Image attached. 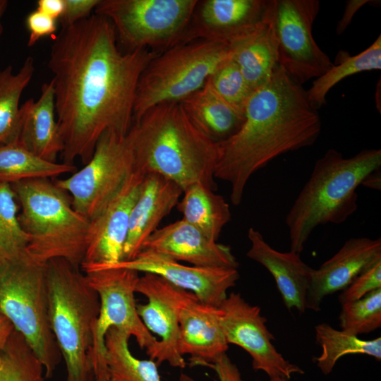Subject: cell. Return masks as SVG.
I'll return each instance as SVG.
<instances>
[{"label": "cell", "mask_w": 381, "mask_h": 381, "mask_svg": "<svg viewBox=\"0 0 381 381\" xmlns=\"http://www.w3.org/2000/svg\"><path fill=\"white\" fill-rule=\"evenodd\" d=\"M49 318L67 369L66 381H95L87 353L99 297L79 267L56 258L46 264Z\"/></svg>", "instance_id": "obj_6"}, {"label": "cell", "mask_w": 381, "mask_h": 381, "mask_svg": "<svg viewBox=\"0 0 381 381\" xmlns=\"http://www.w3.org/2000/svg\"><path fill=\"white\" fill-rule=\"evenodd\" d=\"M0 315L22 335L50 378L61 353L49 322L46 264L27 253L0 264Z\"/></svg>", "instance_id": "obj_7"}, {"label": "cell", "mask_w": 381, "mask_h": 381, "mask_svg": "<svg viewBox=\"0 0 381 381\" xmlns=\"http://www.w3.org/2000/svg\"><path fill=\"white\" fill-rule=\"evenodd\" d=\"M143 176L141 173H136L122 192L90 220L85 255L80 265L83 272L122 261L130 212Z\"/></svg>", "instance_id": "obj_17"}, {"label": "cell", "mask_w": 381, "mask_h": 381, "mask_svg": "<svg viewBox=\"0 0 381 381\" xmlns=\"http://www.w3.org/2000/svg\"><path fill=\"white\" fill-rule=\"evenodd\" d=\"M380 166V149H365L351 157L327 150L315 162L285 217L290 250L300 254L315 228L339 224L351 216L358 208L357 188Z\"/></svg>", "instance_id": "obj_4"}, {"label": "cell", "mask_w": 381, "mask_h": 381, "mask_svg": "<svg viewBox=\"0 0 381 381\" xmlns=\"http://www.w3.org/2000/svg\"><path fill=\"white\" fill-rule=\"evenodd\" d=\"M248 238L250 247L246 255L272 274L288 310L304 313L313 268L301 260L299 253L291 250L280 252L273 248L262 234L253 227L248 231Z\"/></svg>", "instance_id": "obj_22"}, {"label": "cell", "mask_w": 381, "mask_h": 381, "mask_svg": "<svg viewBox=\"0 0 381 381\" xmlns=\"http://www.w3.org/2000/svg\"><path fill=\"white\" fill-rule=\"evenodd\" d=\"M381 288V260L361 273L338 296L339 303L360 299L369 293Z\"/></svg>", "instance_id": "obj_36"}, {"label": "cell", "mask_w": 381, "mask_h": 381, "mask_svg": "<svg viewBox=\"0 0 381 381\" xmlns=\"http://www.w3.org/2000/svg\"><path fill=\"white\" fill-rule=\"evenodd\" d=\"M74 164L45 160L18 143L0 145V183L13 184L35 179L74 173Z\"/></svg>", "instance_id": "obj_29"}, {"label": "cell", "mask_w": 381, "mask_h": 381, "mask_svg": "<svg viewBox=\"0 0 381 381\" xmlns=\"http://www.w3.org/2000/svg\"><path fill=\"white\" fill-rule=\"evenodd\" d=\"M341 330L358 336L381 327V288L360 299L341 305L339 315Z\"/></svg>", "instance_id": "obj_34"}, {"label": "cell", "mask_w": 381, "mask_h": 381, "mask_svg": "<svg viewBox=\"0 0 381 381\" xmlns=\"http://www.w3.org/2000/svg\"><path fill=\"white\" fill-rule=\"evenodd\" d=\"M381 260V239L351 238L318 269H313L306 309L320 310L324 298L346 289L361 273Z\"/></svg>", "instance_id": "obj_19"}, {"label": "cell", "mask_w": 381, "mask_h": 381, "mask_svg": "<svg viewBox=\"0 0 381 381\" xmlns=\"http://www.w3.org/2000/svg\"><path fill=\"white\" fill-rule=\"evenodd\" d=\"M157 54L147 49L121 52L113 24L95 13L61 28L48 67L62 162L73 164L79 159L85 164L104 133H128L140 78Z\"/></svg>", "instance_id": "obj_1"}, {"label": "cell", "mask_w": 381, "mask_h": 381, "mask_svg": "<svg viewBox=\"0 0 381 381\" xmlns=\"http://www.w3.org/2000/svg\"><path fill=\"white\" fill-rule=\"evenodd\" d=\"M137 171L158 174L183 191L200 183L214 190L217 143L190 120L179 102L157 104L127 133Z\"/></svg>", "instance_id": "obj_3"}, {"label": "cell", "mask_w": 381, "mask_h": 381, "mask_svg": "<svg viewBox=\"0 0 381 381\" xmlns=\"http://www.w3.org/2000/svg\"><path fill=\"white\" fill-rule=\"evenodd\" d=\"M11 186L21 209L20 224L28 236V256L41 264L61 258L80 267L90 221L73 208L69 194L49 179Z\"/></svg>", "instance_id": "obj_5"}, {"label": "cell", "mask_w": 381, "mask_h": 381, "mask_svg": "<svg viewBox=\"0 0 381 381\" xmlns=\"http://www.w3.org/2000/svg\"><path fill=\"white\" fill-rule=\"evenodd\" d=\"M179 103L193 123L216 143L233 135L244 120V112L226 103L207 82Z\"/></svg>", "instance_id": "obj_25"}, {"label": "cell", "mask_w": 381, "mask_h": 381, "mask_svg": "<svg viewBox=\"0 0 381 381\" xmlns=\"http://www.w3.org/2000/svg\"><path fill=\"white\" fill-rule=\"evenodd\" d=\"M13 331L11 323L6 318L0 315V351L6 347Z\"/></svg>", "instance_id": "obj_42"}, {"label": "cell", "mask_w": 381, "mask_h": 381, "mask_svg": "<svg viewBox=\"0 0 381 381\" xmlns=\"http://www.w3.org/2000/svg\"><path fill=\"white\" fill-rule=\"evenodd\" d=\"M130 337L115 327H111L105 335L109 381H161L158 365L153 360L138 359L131 353ZM179 381L193 380L182 374Z\"/></svg>", "instance_id": "obj_27"}, {"label": "cell", "mask_w": 381, "mask_h": 381, "mask_svg": "<svg viewBox=\"0 0 381 381\" xmlns=\"http://www.w3.org/2000/svg\"><path fill=\"white\" fill-rule=\"evenodd\" d=\"M26 27L29 32L28 46H34L42 37L52 35L57 30L56 20L38 10L26 17Z\"/></svg>", "instance_id": "obj_37"}, {"label": "cell", "mask_w": 381, "mask_h": 381, "mask_svg": "<svg viewBox=\"0 0 381 381\" xmlns=\"http://www.w3.org/2000/svg\"><path fill=\"white\" fill-rule=\"evenodd\" d=\"M372 1L368 0H349L346 3L344 13L337 25V35L342 34L351 23L356 13L365 4Z\"/></svg>", "instance_id": "obj_40"}, {"label": "cell", "mask_w": 381, "mask_h": 381, "mask_svg": "<svg viewBox=\"0 0 381 381\" xmlns=\"http://www.w3.org/2000/svg\"><path fill=\"white\" fill-rule=\"evenodd\" d=\"M43 369L22 335L14 331L0 351V381H44Z\"/></svg>", "instance_id": "obj_33"}, {"label": "cell", "mask_w": 381, "mask_h": 381, "mask_svg": "<svg viewBox=\"0 0 381 381\" xmlns=\"http://www.w3.org/2000/svg\"><path fill=\"white\" fill-rule=\"evenodd\" d=\"M368 188L381 189V174L380 169L369 174L362 181L361 184Z\"/></svg>", "instance_id": "obj_43"}, {"label": "cell", "mask_w": 381, "mask_h": 381, "mask_svg": "<svg viewBox=\"0 0 381 381\" xmlns=\"http://www.w3.org/2000/svg\"><path fill=\"white\" fill-rule=\"evenodd\" d=\"M143 249L197 267L237 269L239 265L229 246L210 239L183 219L157 229L145 241Z\"/></svg>", "instance_id": "obj_20"}, {"label": "cell", "mask_w": 381, "mask_h": 381, "mask_svg": "<svg viewBox=\"0 0 381 381\" xmlns=\"http://www.w3.org/2000/svg\"><path fill=\"white\" fill-rule=\"evenodd\" d=\"M219 323L228 344L237 345L251 357L252 366L269 377L280 376L290 380L304 370L284 358L272 344L274 337L268 330L267 319L260 308L245 301L239 293L232 292L221 303Z\"/></svg>", "instance_id": "obj_13"}, {"label": "cell", "mask_w": 381, "mask_h": 381, "mask_svg": "<svg viewBox=\"0 0 381 381\" xmlns=\"http://www.w3.org/2000/svg\"><path fill=\"white\" fill-rule=\"evenodd\" d=\"M18 211L11 186L0 183V264L27 253L29 239L20 224Z\"/></svg>", "instance_id": "obj_32"}, {"label": "cell", "mask_w": 381, "mask_h": 381, "mask_svg": "<svg viewBox=\"0 0 381 381\" xmlns=\"http://www.w3.org/2000/svg\"><path fill=\"white\" fill-rule=\"evenodd\" d=\"M35 72L28 56L16 73L11 66L0 70V145L18 143L20 130V99Z\"/></svg>", "instance_id": "obj_28"}, {"label": "cell", "mask_w": 381, "mask_h": 381, "mask_svg": "<svg viewBox=\"0 0 381 381\" xmlns=\"http://www.w3.org/2000/svg\"><path fill=\"white\" fill-rule=\"evenodd\" d=\"M220 310L201 302L192 292L179 288L178 319L179 351L190 357L192 365L207 366L226 353L227 344L219 323Z\"/></svg>", "instance_id": "obj_18"}, {"label": "cell", "mask_w": 381, "mask_h": 381, "mask_svg": "<svg viewBox=\"0 0 381 381\" xmlns=\"http://www.w3.org/2000/svg\"><path fill=\"white\" fill-rule=\"evenodd\" d=\"M20 130L18 143L37 156L52 162L64 150L54 101L52 81L41 87V95L35 102L28 99L20 108Z\"/></svg>", "instance_id": "obj_23"}, {"label": "cell", "mask_w": 381, "mask_h": 381, "mask_svg": "<svg viewBox=\"0 0 381 381\" xmlns=\"http://www.w3.org/2000/svg\"><path fill=\"white\" fill-rule=\"evenodd\" d=\"M276 0L198 1L180 43L208 40L230 44L250 33L272 13Z\"/></svg>", "instance_id": "obj_15"}, {"label": "cell", "mask_w": 381, "mask_h": 381, "mask_svg": "<svg viewBox=\"0 0 381 381\" xmlns=\"http://www.w3.org/2000/svg\"><path fill=\"white\" fill-rule=\"evenodd\" d=\"M321 129L306 90L278 64L250 95L239 129L217 143L214 178L230 184L231 201L238 205L253 174L283 154L313 145Z\"/></svg>", "instance_id": "obj_2"}, {"label": "cell", "mask_w": 381, "mask_h": 381, "mask_svg": "<svg viewBox=\"0 0 381 381\" xmlns=\"http://www.w3.org/2000/svg\"><path fill=\"white\" fill-rule=\"evenodd\" d=\"M8 1L6 0H0V38L3 32L2 17L8 7Z\"/></svg>", "instance_id": "obj_44"}, {"label": "cell", "mask_w": 381, "mask_h": 381, "mask_svg": "<svg viewBox=\"0 0 381 381\" xmlns=\"http://www.w3.org/2000/svg\"><path fill=\"white\" fill-rule=\"evenodd\" d=\"M107 267H125L159 275L173 285L193 293L201 302L214 307H219L227 296L226 291L239 279L237 269L188 266L146 249L141 250L131 260Z\"/></svg>", "instance_id": "obj_16"}, {"label": "cell", "mask_w": 381, "mask_h": 381, "mask_svg": "<svg viewBox=\"0 0 381 381\" xmlns=\"http://www.w3.org/2000/svg\"><path fill=\"white\" fill-rule=\"evenodd\" d=\"M126 135L106 131L84 167L54 181L71 195L73 208L89 221L105 209L138 172Z\"/></svg>", "instance_id": "obj_11"}, {"label": "cell", "mask_w": 381, "mask_h": 381, "mask_svg": "<svg viewBox=\"0 0 381 381\" xmlns=\"http://www.w3.org/2000/svg\"><path fill=\"white\" fill-rule=\"evenodd\" d=\"M183 193V196L176 205L182 219L217 241L222 229L231 219L228 202L221 195L200 183L191 185Z\"/></svg>", "instance_id": "obj_26"}, {"label": "cell", "mask_w": 381, "mask_h": 381, "mask_svg": "<svg viewBox=\"0 0 381 381\" xmlns=\"http://www.w3.org/2000/svg\"><path fill=\"white\" fill-rule=\"evenodd\" d=\"M182 189L156 173L144 175L138 195L131 208L122 261L131 260L162 219L177 205Z\"/></svg>", "instance_id": "obj_21"}, {"label": "cell", "mask_w": 381, "mask_h": 381, "mask_svg": "<svg viewBox=\"0 0 381 381\" xmlns=\"http://www.w3.org/2000/svg\"><path fill=\"white\" fill-rule=\"evenodd\" d=\"M207 367L215 371L219 381H243L237 365L231 361L226 353L222 355Z\"/></svg>", "instance_id": "obj_39"}, {"label": "cell", "mask_w": 381, "mask_h": 381, "mask_svg": "<svg viewBox=\"0 0 381 381\" xmlns=\"http://www.w3.org/2000/svg\"><path fill=\"white\" fill-rule=\"evenodd\" d=\"M198 0H100L95 13L109 19L126 51L163 49L181 42Z\"/></svg>", "instance_id": "obj_10"}, {"label": "cell", "mask_w": 381, "mask_h": 381, "mask_svg": "<svg viewBox=\"0 0 381 381\" xmlns=\"http://www.w3.org/2000/svg\"><path fill=\"white\" fill-rule=\"evenodd\" d=\"M320 6L318 0H276L278 64L301 85L320 77L333 65L313 35Z\"/></svg>", "instance_id": "obj_12"}, {"label": "cell", "mask_w": 381, "mask_h": 381, "mask_svg": "<svg viewBox=\"0 0 381 381\" xmlns=\"http://www.w3.org/2000/svg\"><path fill=\"white\" fill-rule=\"evenodd\" d=\"M315 339L321 353L314 358L317 367L324 375H329L337 362L349 354H364L381 360V337L361 339L358 336L338 330L327 323L315 327Z\"/></svg>", "instance_id": "obj_30"}, {"label": "cell", "mask_w": 381, "mask_h": 381, "mask_svg": "<svg viewBox=\"0 0 381 381\" xmlns=\"http://www.w3.org/2000/svg\"><path fill=\"white\" fill-rule=\"evenodd\" d=\"M274 9L254 30L229 44L232 60L253 91L270 80L278 65Z\"/></svg>", "instance_id": "obj_24"}, {"label": "cell", "mask_w": 381, "mask_h": 381, "mask_svg": "<svg viewBox=\"0 0 381 381\" xmlns=\"http://www.w3.org/2000/svg\"><path fill=\"white\" fill-rule=\"evenodd\" d=\"M99 295L100 309L92 330L87 353L95 381H109L105 335L115 327L133 336L141 349H150L157 341L139 317L134 297L138 272L125 267H106L85 273Z\"/></svg>", "instance_id": "obj_9"}, {"label": "cell", "mask_w": 381, "mask_h": 381, "mask_svg": "<svg viewBox=\"0 0 381 381\" xmlns=\"http://www.w3.org/2000/svg\"><path fill=\"white\" fill-rule=\"evenodd\" d=\"M266 381H290V380L289 379H287L286 377L277 376V377H269V379Z\"/></svg>", "instance_id": "obj_45"}, {"label": "cell", "mask_w": 381, "mask_h": 381, "mask_svg": "<svg viewBox=\"0 0 381 381\" xmlns=\"http://www.w3.org/2000/svg\"><path fill=\"white\" fill-rule=\"evenodd\" d=\"M179 287L152 273L140 277L135 286V292L148 300L136 305L138 314L147 329L161 338L146 351L158 366L164 362L174 368H184L186 365L179 346Z\"/></svg>", "instance_id": "obj_14"}, {"label": "cell", "mask_w": 381, "mask_h": 381, "mask_svg": "<svg viewBox=\"0 0 381 381\" xmlns=\"http://www.w3.org/2000/svg\"><path fill=\"white\" fill-rule=\"evenodd\" d=\"M100 0H64V10L59 18L61 28L69 27L89 18Z\"/></svg>", "instance_id": "obj_38"}, {"label": "cell", "mask_w": 381, "mask_h": 381, "mask_svg": "<svg viewBox=\"0 0 381 381\" xmlns=\"http://www.w3.org/2000/svg\"><path fill=\"white\" fill-rule=\"evenodd\" d=\"M207 83L226 103L244 112L246 103L253 90L231 57L214 71Z\"/></svg>", "instance_id": "obj_35"}, {"label": "cell", "mask_w": 381, "mask_h": 381, "mask_svg": "<svg viewBox=\"0 0 381 381\" xmlns=\"http://www.w3.org/2000/svg\"><path fill=\"white\" fill-rule=\"evenodd\" d=\"M231 57L229 44L208 40L179 43L157 54L140 78L133 120L157 104L181 102L202 87L214 71Z\"/></svg>", "instance_id": "obj_8"}, {"label": "cell", "mask_w": 381, "mask_h": 381, "mask_svg": "<svg viewBox=\"0 0 381 381\" xmlns=\"http://www.w3.org/2000/svg\"><path fill=\"white\" fill-rule=\"evenodd\" d=\"M338 56L340 60H337V64L317 78L306 90L310 104L317 110L326 104L329 90L343 79L361 72L381 69V36L358 54L345 57L341 54Z\"/></svg>", "instance_id": "obj_31"}, {"label": "cell", "mask_w": 381, "mask_h": 381, "mask_svg": "<svg viewBox=\"0 0 381 381\" xmlns=\"http://www.w3.org/2000/svg\"><path fill=\"white\" fill-rule=\"evenodd\" d=\"M37 10L55 19H59L64 10V0H39Z\"/></svg>", "instance_id": "obj_41"}]
</instances>
